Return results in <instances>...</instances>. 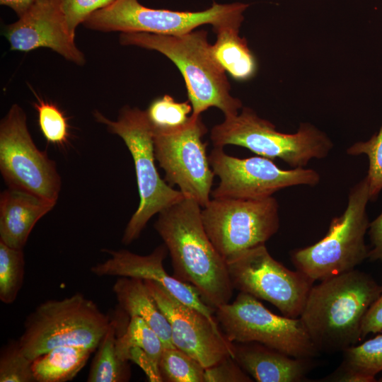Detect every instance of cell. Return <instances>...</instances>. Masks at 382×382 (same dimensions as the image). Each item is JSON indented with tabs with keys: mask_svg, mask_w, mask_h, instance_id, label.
Instances as JSON below:
<instances>
[{
	"mask_svg": "<svg viewBox=\"0 0 382 382\" xmlns=\"http://www.w3.org/2000/svg\"><path fill=\"white\" fill-rule=\"evenodd\" d=\"M202 207L185 197L158 213L154 228L170 254L173 276L192 285L212 308L230 302L233 287L226 260L208 237Z\"/></svg>",
	"mask_w": 382,
	"mask_h": 382,
	"instance_id": "obj_1",
	"label": "cell"
},
{
	"mask_svg": "<svg viewBox=\"0 0 382 382\" xmlns=\"http://www.w3.org/2000/svg\"><path fill=\"white\" fill-rule=\"evenodd\" d=\"M381 284L356 269L313 286L299 316L318 352H343L361 340L364 316Z\"/></svg>",
	"mask_w": 382,
	"mask_h": 382,
	"instance_id": "obj_2",
	"label": "cell"
},
{
	"mask_svg": "<svg viewBox=\"0 0 382 382\" xmlns=\"http://www.w3.org/2000/svg\"><path fill=\"white\" fill-rule=\"evenodd\" d=\"M204 30L180 35L149 33H121L120 43L157 51L170 59L185 82L192 117H198L211 107L225 117L238 114L242 102L230 93L226 71L214 59Z\"/></svg>",
	"mask_w": 382,
	"mask_h": 382,
	"instance_id": "obj_3",
	"label": "cell"
},
{
	"mask_svg": "<svg viewBox=\"0 0 382 382\" xmlns=\"http://www.w3.org/2000/svg\"><path fill=\"white\" fill-rule=\"evenodd\" d=\"M111 318L81 293L38 305L24 321L18 339L30 360L59 346H78L96 350Z\"/></svg>",
	"mask_w": 382,
	"mask_h": 382,
	"instance_id": "obj_4",
	"label": "cell"
},
{
	"mask_svg": "<svg viewBox=\"0 0 382 382\" xmlns=\"http://www.w3.org/2000/svg\"><path fill=\"white\" fill-rule=\"evenodd\" d=\"M210 139L214 147L243 146L260 156L279 158L293 168L327 157L334 146L326 133L309 122L301 123L294 134L282 133L248 107L213 127Z\"/></svg>",
	"mask_w": 382,
	"mask_h": 382,
	"instance_id": "obj_5",
	"label": "cell"
},
{
	"mask_svg": "<svg viewBox=\"0 0 382 382\" xmlns=\"http://www.w3.org/2000/svg\"><path fill=\"white\" fill-rule=\"evenodd\" d=\"M370 200L365 177L349 190L343 214L332 219L326 235L310 246L294 250L296 270L312 281H322L350 270L368 258L364 237L369 227L366 205Z\"/></svg>",
	"mask_w": 382,
	"mask_h": 382,
	"instance_id": "obj_6",
	"label": "cell"
},
{
	"mask_svg": "<svg viewBox=\"0 0 382 382\" xmlns=\"http://www.w3.org/2000/svg\"><path fill=\"white\" fill-rule=\"evenodd\" d=\"M93 115L97 122L107 126L110 132L122 139L134 161L140 201L122 238V243L129 245L139 237L154 215L180 202L185 196L159 175L155 165L154 133L145 111L125 106L116 121L109 120L98 111H95Z\"/></svg>",
	"mask_w": 382,
	"mask_h": 382,
	"instance_id": "obj_7",
	"label": "cell"
},
{
	"mask_svg": "<svg viewBox=\"0 0 382 382\" xmlns=\"http://www.w3.org/2000/svg\"><path fill=\"white\" fill-rule=\"evenodd\" d=\"M248 4L214 3L201 11H175L155 9L141 5L138 0H114L93 12L83 25L100 32L149 33L180 35L210 24L213 31L221 28H240Z\"/></svg>",
	"mask_w": 382,
	"mask_h": 382,
	"instance_id": "obj_8",
	"label": "cell"
},
{
	"mask_svg": "<svg viewBox=\"0 0 382 382\" xmlns=\"http://www.w3.org/2000/svg\"><path fill=\"white\" fill-rule=\"evenodd\" d=\"M215 314L230 342H257L301 359H312L319 353L300 318L276 315L248 294L240 292L232 303L217 308Z\"/></svg>",
	"mask_w": 382,
	"mask_h": 382,
	"instance_id": "obj_9",
	"label": "cell"
},
{
	"mask_svg": "<svg viewBox=\"0 0 382 382\" xmlns=\"http://www.w3.org/2000/svg\"><path fill=\"white\" fill-rule=\"evenodd\" d=\"M202 220L212 244L226 261L245 250L265 244L279 227V204L262 199H210Z\"/></svg>",
	"mask_w": 382,
	"mask_h": 382,
	"instance_id": "obj_10",
	"label": "cell"
},
{
	"mask_svg": "<svg viewBox=\"0 0 382 382\" xmlns=\"http://www.w3.org/2000/svg\"><path fill=\"white\" fill-rule=\"evenodd\" d=\"M234 289L266 301L289 318H299L313 281L274 259L265 244L245 250L226 261Z\"/></svg>",
	"mask_w": 382,
	"mask_h": 382,
	"instance_id": "obj_11",
	"label": "cell"
},
{
	"mask_svg": "<svg viewBox=\"0 0 382 382\" xmlns=\"http://www.w3.org/2000/svg\"><path fill=\"white\" fill-rule=\"evenodd\" d=\"M26 115L17 104L0 124V170L8 187L23 190L56 203L61 178L56 164L35 146L28 129Z\"/></svg>",
	"mask_w": 382,
	"mask_h": 382,
	"instance_id": "obj_12",
	"label": "cell"
},
{
	"mask_svg": "<svg viewBox=\"0 0 382 382\" xmlns=\"http://www.w3.org/2000/svg\"><path fill=\"white\" fill-rule=\"evenodd\" d=\"M208 157L220 180L212 190L213 198L262 199L286 187L316 186L320 181L315 170L304 167L283 170L270 158L260 156L240 158L228 155L221 147H214Z\"/></svg>",
	"mask_w": 382,
	"mask_h": 382,
	"instance_id": "obj_13",
	"label": "cell"
},
{
	"mask_svg": "<svg viewBox=\"0 0 382 382\" xmlns=\"http://www.w3.org/2000/svg\"><path fill=\"white\" fill-rule=\"evenodd\" d=\"M207 128L201 115L192 117L179 130L154 135L156 160L165 171V181L178 185L185 197L202 207L210 201L214 173L202 137Z\"/></svg>",
	"mask_w": 382,
	"mask_h": 382,
	"instance_id": "obj_14",
	"label": "cell"
},
{
	"mask_svg": "<svg viewBox=\"0 0 382 382\" xmlns=\"http://www.w3.org/2000/svg\"><path fill=\"white\" fill-rule=\"evenodd\" d=\"M150 294L169 322L173 345L209 367L233 357L231 342L201 312L173 296L156 282L144 279Z\"/></svg>",
	"mask_w": 382,
	"mask_h": 382,
	"instance_id": "obj_15",
	"label": "cell"
},
{
	"mask_svg": "<svg viewBox=\"0 0 382 382\" xmlns=\"http://www.w3.org/2000/svg\"><path fill=\"white\" fill-rule=\"evenodd\" d=\"M4 35L11 50L49 48L77 65L86 62L69 33L59 0H36L17 21L5 27Z\"/></svg>",
	"mask_w": 382,
	"mask_h": 382,
	"instance_id": "obj_16",
	"label": "cell"
},
{
	"mask_svg": "<svg viewBox=\"0 0 382 382\" xmlns=\"http://www.w3.org/2000/svg\"><path fill=\"white\" fill-rule=\"evenodd\" d=\"M110 257L91 268V272L98 276L135 277L158 282L183 303L204 314L212 325L221 329L213 313L216 309L207 305L197 290L191 284L170 276L163 267L167 255L166 245L156 247L152 253L141 255L127 250H106Z\"/></svg>",
	"mask_w": 382,
	"mask_h": 382,
	"instance_id": "obj_17",
	"label": "cell"
},
{
	"mask_svg": "<svg viewBox=\"0 0 382 382\" xmlns=\"http://www.w3.org/2000/svg\"><path fill=\"white\" fill-rule=\"evenodd\" d=\"M233 358L257 382H300L311 359L296 358L257 342H231Z\"/></svg>",
	"mask_w": 382,
	"mask_h": 382,
	"instance_id": "obj_18",
	"label": "cell"
},
{
	"mask_svg": "<svg viewBox=\"0 0 382 382\" xmlns=\"http://www.w3.org/2000/svg\"><path fill=\"white\" fill-rule=\"evenodd\" d=\"M56 203L8 187L0 195V241L23 249L35 224Z\"/></svg>",
	"mask_w": 382,
	"mask_h": 382,
	"instance_id": "obj_19",
	"label": "cell"
},
{
	"mask_svg": "<svg viewBox=\"0 0 382 382\" xmlns=\"http://www.w3.org/2000/svg\"><path fill=\"white\" fill-rule=\"evenodd\" d=\"M164 345L156 332L141 318L131 317L116 340L119 357L139 366L151 382H163L159 361Z\"/></svg>",
	"mask_w": 382,
	"mask_h": 382,
	"instance_id": "obj_20",
	"label": "cell"
},
{
	"mask_svg": "<svg viewBox=\"0 0 382 382\" xmlns=\"http://www.w3.org/2000/svg\"><path fill=\"white\" fill-rule=\"evenodd\" d=\"M118 306L129 318L143 319L159 336L164 347H175L168 320L158 308L144 280L135 277H118L112 286Z\"/></svg>",
	"mask_w": 382,
	"mask_h": 382,
	"instance_id": "obj_21",
	"label": "cell"
},
{
	"mask_svg": "<svg viewBox=\"0 0 382 382\" xmlns=\"http://www.w3.org/2000/svg\"><path fill=\"white\" fill-rule=\"evenodd\" d=\"M216 40L212 45V52L219 65L237 81H248L257 73V63L239 29L226 28L214 32Z\"/></svg>",
	"mask_w": 382,
	"mask_h": 382,
	"instance_id": "obj_22",
	"label": "cell"
},
{
	"mask_svg": "<svg viewBox=\"0 0 382 382\" xmlns=\"http://www.w3.org/2000/svg\"><path fill=\"white\" fill-rule=\"evenodd\" d=\"M95 350L78 346H59L33 360L36 382H66L84 367Z\"/></svg>",
	"mask_w": 382,
	"mask_h": 382,
	"instance_id": "obj_23",
	"label": "cell"
},
{
	"mask_svg": "<svg viewBox=\"0 0 382 382\" xmlns=\"http://www.w3.org/2000/svg\"><path fill=\"white\" fill-rule=\"evenodd\" d=\"M118 322L111 319L91 364L88 382H127L131 377L129 361L121 359L116 349Z\"/></svg>",
	"mask_w": 382,
	"mask_h": 382,
	"instance_id": "obj_24",
	"label": "cell"
},
{
	"mask_svg": "<svg viewBox=\"0 0 382 382\" xmlns=\"http://www.w3.org/2000/svg\"><path fill=\"white\" fill-rule=\"evenodd\" d=\"M192 112L190 101L177 102L168 95L154 100L145 110L154 135L175 132L190 121Z\"/></svg>",
	"mask_w": 382,
	"mask_h": 382,
	"instance_id": "obj_25",
	"label": "cell"
},
{
	"mask_svg": "<svg viewBox=\"0 0 382 382\" xmlns=\"http://www.w3.org/2000/svg\"><path fill=\"white\" fill-rule=\"evenodd\" d=\"M159 371L163 381L205 382V368L175 347L163 348Z\"/></svg>",
	"mask_w": 382,
	"mask_h": 382,
	"instance_id": "obj_26",
	"label": "cell"
},
{
	"mask_svg": "<svg viewBox=\"0 0 382 382\" xmlns=\"http://www.w3.org/2000/svg\"><path fill=\"white\" fill-rule=\"evenodd\" d=\"M25 274L23 249L9 247L0 241V300L13 303L21 289Z\"/></svg>",
	"mask_w": 382,
	"mask_h": 382,
	"instance_id": "obj_27",
	"label": "cell"
},
{
	"mask_svg": "<svg viewBox=\"0 0 382 382\" xmlns=\"http://www.w3.org/2000/svg\"><path fill=\"white\" fill-rule=\"evenodd\" d=\"M343 352L340 367L374 378L382 371V335L353 345Z\"/></svg>",
	"mask_w": 382,
	"mask_h": 382,
	"instance_id": "obj_28",
	"label": "cell"
},
{
	"mask_svg": "<svg viewBox=\"0 0 382 382\" xmlns=\"http://www.w3.org/2000/svg\"><path fill=\"white\" fill-rule=\"evenodd\" d=\"M32 362L18 340H9L0 352V382H36Z\"/></svg>",
	"mask_w": 382,
	"mask_h": 382,
	"instance_id": "obj_29",
	"label": "cell"
},
{
	"mask_svg": "<svg viewBox=\"0 0 382 382\" xmlns=\"http://www.w3.org/2000/svg\"><path fill=\"white\" fill-rule=\"evenodd\" d=\"M352 156L365 154L369 158L366 176L369 182L370 200L375 199L382 190V126L378 133L366 141H357L347 149Z\"/></svg>",
	"mask_w": 382,
	"mask_h": 382,
	"instance_id": "obj_30",
	"label": "cell"
},
{
	"mask_svg": "<svg viewBox=\"0 0 382 382\" xmlns=\"http://www.w3.org/2000/svg\"><path fill=\"white\" fill-rule=\"evenodd\" d=\"M40 130L48 142L64 145L68 139L69 126L63 112L53 103L37 98L34 104Z\"/></svg>",
	"mask_w": 382,
	"mask_h": 382,
	"instance_id": "obj_31",
	"label": "cell"
},
{
	"mask_svg": "<svg viewBox=\"0 0 382 382\" xmlns=\"http://www.w3.org/2000/svg\"><path fill=\"white\" fill-rule=\"evenodd\" d=\"M62 11L70 35L75 38L77 27L93 12L114 0H59Z\"/></svg>",
	"mask_w": 382,
	"mask_h": 382,
	"instance_id": "obj_32",
	"label": "cell"
},
{
	"mask_svg": "<svg viewBox=\"0 0 382 382\" xmlns=\"http://www.w3.org/2000/svg\"><path fill=\"white\" fill-rule=\"evenodd\" d=\"M205 382H252L251 377L232 357H228L205 368Z\"/></svg>",
	"mask_w": 382,
	"mask_h": 382,
	"instance_id": "obj_33",
	"label": "cell"
},
{
	"mask_svg": "<svg viewBox=\"0 0 382 382\" xmlns=\"http://www.w3.org/2000/svg\"><path fill=\"white\" fill-rule=\"evenodd\" d=\"M382 331V282L378 297L368 309L362 321L361 340L370 333L376 334Z\"/></svg>",
	"mask_w": 382,
	"mask_h": 382,
	"instance_id": "obj_34",
	"label": "cell"
},
{
	"mask_svg": "<svg viewBox=\"0 0 382 382\" xmlns=\"http://www.w3.org/2000/svg\"><path fill=\"white\" fill-rule=\"evenodd\" d=\"M369 229L372 248L369 251L368 258L371 261H382V212L369 224Z\"/></svg>",
	"mask_w": 382,
	"mask_h": 382,
	"instance_id": "obj_35",
	"label": "cell"
},
{
	"mask_svg": "<svg viewBox=\"0 0 382 382\" xmlns=\"http://www.w3.org/2000/svg\"><path fill=\"white\" fill-rule=\"evenodd\" d=\"M321 381H336V382H373L376 381V378L361 375L357 372L345 369L341 367L324 378Z\"/></svg>",
	"mask_w": 382,
	"mask_h": 382,
	"instance_id": "obj_36",
	"label": "cell"
},
{
	"mask_svg": "<svg viewBox=\"0 0 382 382\" xmlns=\"http://www.w3.org/2000/svg\"><path fill=\"white\" fill-rule=\"evenodd\" d=\"M36 0H0L1 5L11 8L19 17L22 16Z\"/></svg>",
	"mask_w": 382,
	"mask_h": 382,
	"instance_id": "obj_37",
	"label": "cell"
},
{
	"mask_svg": "<svg viewBox=\"0 0 382 382\" xmlns=\"http://www.w3.org/2000/svg\"><path fill=\"white\" fill-rule=\"evenodd\" d=\"M378 381L382 382V377L378 379Z\"/></svg>",
	"mask_w": 382,
	"mask_h": 382,
	"instance_id": "obj_38",
	"label": "cell"
}]
</instances>
